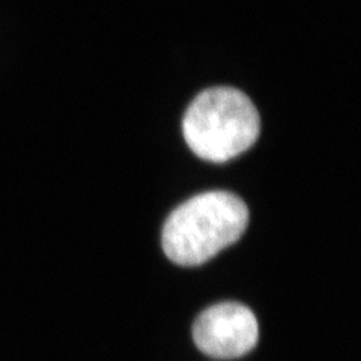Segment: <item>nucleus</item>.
<instances>
[{"instance_id": "obj_1", "label": "nucleus", "mask_w": 361, "mask_h": 361, "mask_svg": "<svg viewBox=\"0 0 361 361\" xmlns=\"http://www.w3.org/2000/svg\"><path fill=\"white\" fill-rule=\"evenodd\" d=\"M248 217L244 200L233 193H200L167 217L161 235L163 250L178 265H202L241 238Z\"/></svg>"}, {"instance_id": "obj_3", "label": "nucleus", "mask_w": 361, "mask_h": 361, "mask_svg": "<svg viewBox=\"0 0 361 361\" xmlns=\"http://www.w3.org/2000/svg\"><path fill=\"white\" fill-rule=\"evenodd\" d=\"M193 338L203 354L220 360L240 358L256 346L259 325L255 313L238 302H220L202 312Z\"/></svg>"}, {"instance_id": "obj_2", "label": "nucleus", "mask_w": 361, "mask_h": 361, "mask_svg": "<svg viewBox=\"0 0 361 361\" xmlns=\"http://www.w3.org/2000/svg\"><path fill=\"white\" fill-rule=\"evenodd\" d=\"M183 133L197 157L226 163L252 148L261 133V118L252 99L241 90L209 87L187 109Z\"/></svg>"}]
</instances>
